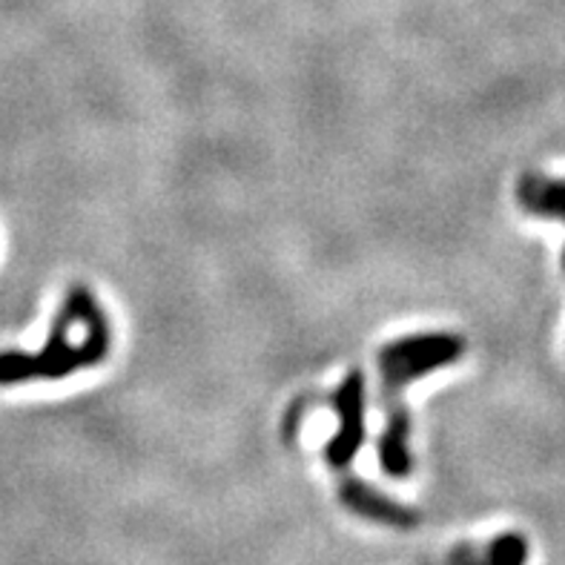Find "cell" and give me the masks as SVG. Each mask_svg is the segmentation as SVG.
Instances as JSON below:
<instances>
[{
	"label": "cell",
	"instance_id": "cell-1",
	"mask_svg": "<svg viewBox=\"0 0 565 565\" xmlns=\"http://www.w3.org/2000/svg\"><path fill=\"white\" fill-rule=\"evenodd\" d=\"M93 290L84 285H72L66 290L61 310L52 322L50 339L38 353L3 351L0 353V385H26V382H50L64 380L84 367L100 365L113 344V330H109L104 310L89 319L81 339H72L75 328L84 319V310L93 299Z\"/></svg>",
	"mask_w": 565,
	"mask_h": 565
},
{
	"label": "cell",
	"instance_id": "cell-2",
	"mask_svg": "<svg viewBox=\"0 0 565 565\" xmlns=\"http://www.w3.org/2000/svg\"><path fill=\"white\" fill-rule=\"evenodd\" d=\"M466 353V339L457 333H416L387 342L376 356L380 371V408L399 405V394L411 382L451 365Z\"/></svg>",
	"mask_w": 565,
	"mask_h": 565
},
{
	"label": "cell",
	"instance_id": "cell-3",
	"mask_svg": "<svg viewBox=\"0 0 565 565\" xmlns=\"http://www.w3.org/2000/svg\"><path fill=\"white\" fill-rule=\"evenodd\" d=\"M328 405L337 411L339 428L324 448V459L333 471H342L351 466L359 448L365 445V373H348L328 399Z\"/></svg>",
	"mask_w": 565,
	"mask_h": 565
},
{
	"label": "cell",
	"instance_id": "cell-4",
	"mask_svg": "<svg viewBox=\"0 0 565 565\" xmlns=\"http://www.w3.org/2000/svg\"><path fill=\"white\" fill-rule=\"evenodd\" d=\"M339 500H342L344 509L353 511L356 516H365L371 523L391 525V529L408 531L423 523V514L414 505H405L394 497L382 494V491L356 480V477H348V480L339 482Z\"/></svg>",
	"mask_w": 565,
	"mask_h": 565
},
{
	"label": "cell",
	"instance_id": "cell-5",
	"mask_svg": "<svg viewBox=\"0 0 565 565\" xmlns=\"http://www.w3.org/2000/svg\"><path fill=\"white\" fill-rule=\"evenodd\" d=\"M529 540L516 531H509L488 543L457 545L434 565H529Z\"/></svg>",
	"mask_w": 565,
	"mask_h": 565
},
{
	"label": "cell",
	"instance_id": "cell-6",
	"mask_svg": "<svg viewBox=\"0 0 565 565\" xmlns=\"http://www.w3.org/2000/svg\"><path fill=\"white\" fill-rule=\"evenodd\" d=\"M382 471L394 480H402L414 471V454H411V414L405 405H394L385 411V430L376 443Z\"/></svg>",
	"mask_w": 565,
	"mask_h": 565
},
{
	"label": "cell",
	"instance_id": "cell-7",
	"mask_svg": "<svg viewBox=\"0 0 565 565\" xmlns=\"http://www.w3.org/2000/svg\"><path fill=\"white\" fill-rule=\"evenodd\" d=\"M516 199L525 213L540 218H559L565 222V181L543 179V175H525L516 186Z\"/></svg>",
	"mask_w": 565,
	"mask_h": 565
},
{
	"label": "cell",
	"instance_id": "cell-8",
	"mask_svg": "<svg viewBox=\"0 0 565 565\" xmlns=\"http://www.w3.org/2000/svg\"><path fill=\"white\" fill-rule=\"evenodd\" d=\"M563 267H565V256H563Z\"/></svg>",
	"mask_w": 565,
	"mask_h": 565
}]
</instances>
